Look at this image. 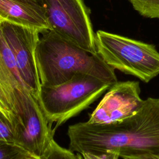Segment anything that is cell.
I'll use <instances>...</instances> for the list:
<instances>
[{
  "instance_id": "obj_13",
  "label": "cell",
  "mask_w": 159,
  "mask_h": 159,
  "mask_svg": "<svg viewBox=\"0 0 159 159\" xmlns=\"http://www.w3.org/2000/svg\"><path fill=\"white\" fill-rule=\"evenodd\" d=\"M30 154L18 145L0 142V159H18Z\"/></svg>"
},
{
  "instance_id": "obj_1",
  "label": "cell",
  "mask_w": 159,
  "mask_h": 159,
  "mask_svg": "<svg viewBox=\"0 0 159 159\" xmlns=\"http://www.w3.org/2000/svg\"><path fill=\"white\" fill-rule=\"evenodd\" d=\"M67 135L68 149L81 155L114 152L122 159L159 155V98H147L137 113L119 122L70 125Z\"/></svg>"
},
{
  "instance_id": "obj_10",
  "label": "cell",
  "mask_w": 159,
  "mask_h": 159,
  "mask_svg": "<svg viewBox=\"0 0 159 159\" xmlns=\"http://www.w3.org/2000/svg\"><path fill=\"white\" fill-rule=\"evenodd\" d=\"M133 7L142 16L159 19V0H129Z\"/></svg>"
},
{
  "instance_id": "obj_7",
  "label": "cell",
  "mask_w": 159,
  "mask_h": 159,
  "mask_svg": "<svg viewBox=\"0 0 159 159\" xmlns=\"http://www.w3.org/2000/svg\"><path fill=\"white\" fill-rule=\"evenodd\" d=\"M0 26L22 80L39 101L41 84L35 50L40 32L36 29L6 21L0 20Z\"/></svg>"
},
{
  "instance_id": "obj_6",
  "label": "cell",
  "mask_w": 159,
  "mask_h": 159,
  "mask_svg": "<svg viewBox=\"0 0 159 159\" xmlns=\"http://www.w3.org/2000/svg\"><path fill=\"white\" fill-rule=\"evenodd\" d=\"M49 30L92 53H98L89 10L83 0H42Z\"/></svg>"
},
{
  "instance_id": "obj_14",
  "label": "cell",
  "mask_w": 159,
  "mask_h": 159,
  "mask_svg": "<svg viewBox=\"0 0 159 159\" xmlns=\"http://www.w3.org/2000/svg\"><path fill=\"white\" fill-rule=\"evenodd\" d=\"M83 159H119V155L114 152H107L100 154L84 153L81 154Z\"/></svg>"
},
{
  "instance_id": "obj_17",
  "label": "cell",
  "mask_w": 159,
  "mask_h": 159,
  "mask_svg": "<svg viewBox=\"0 0 159 159\" xmlns=\"http://www.w3.org/2000/svg\"><path fill=\"white\" fill-rule=\"evenodd\" d=\"M135 159H159V155H147L142 158H135Z\"/></svg>"
},
{
  "instance_id": "obj_4",
  "label": "cell",
  "mask_w": 159,
  "mask_h": 159,
  "mask_svg": "<svg viewBox=\"0 0 159 159\" xmlns=\"http://www.w3.org/2000/svg\"><path fill=\"white\" fill-rule=\"evenodd\" d=\"M112 85L93 76L79 73L68 81L40 86L39 101L49 124L55 129L88 108Z\"/></svg>"
},
{
  "instance_id": "obj_9",
  "label": "cell",
  "mask_w": 159,
  "mask_h": 159,
  "mask_svg": "<svg viewBox=\"0 0 159 159\" xmlns=\"http://www.w3.org/2000/svg\"><path fill=\"white\" fill-rule=\"evenodd\" d=\"M0 20L36 29L40 32L49 30L44 8L25 0H0Z\"/></svg>"
},
{
  "instance_id": "obj_15",
  "label": "cell",
  "mask_w": 159,
  "mask_h": 159,
  "mask_svg": "<svg viewBox=\"0 0 159 159\" xmlns=\"http://www.w3.org/2000/svg\"><path fill=\"white\" fill-rule=\"evenodd\" d=\"M25 1H26L27 2L30 3V4H33V5L43 7L42 0H25Z\"/></svg>"
},
{
  "instance_id": "obj_8",
  "label": "cell",
  "mask_w": 159,
  "mask_h": 159,
  "mask_svg": "<svg viewBox=\"0 0 159 159\" xmlns=\"http://www.w3.org/2000/svg\"><path fill=\"white\" fill-rule=\"evenodd\" d=\"M144 101L139 81H117L106 91L88 121L110 124L122 120L137 113Z\"/></svg>"
},
{
  "instance_id": "obj_3",
  "label": "cell",
  "mask_w": 159,
  "mask_h": 159,
  "mask_svg": "<svg viewBox=\"0 0 159 159\" xmlns=\"http://www.w3.org/2000/svg\"><path fill=\"white\" fill-rule=\"evenodd\" d=\"M35 60L40 84L53 86L82 73L111 85L117 81L114 70L98 53H90L48 30L39 38Z\"/></svg>"
},
{
  "instance_id": "obj_2",
  "label": "cell",
  "mask_w": 159,
  "mask_h": 159,
  "mask_svg": "<svg viewBox=\"0 0 159 159\" xmlns=\"http://www.w3.org/2000/svg\"><path fill=\"white\" fill-rule=\"evenodd\" d=\"M0 110L12 124L17 145L24 148H39L50 137L52 125L22 80L1 26Z\"/></svg>"
},
{
  "instance_id": "obj_5",
  "label": "cell",
  "mask_w": 159,
  "mask_h": 159,
  "mask_svg": "<svg viewBox=\"0 0 159 159\" xmlns=\"http://www.w3.org/2000/svg\"><path fill=\"white\" fill-rule=\"evenodd\" d=\"M98 54L114 70L145 83L159 75V52L155 47L103 30L95 34Z\"/></svg>"
},
{
  "instance_id": "obj_12",
  "label": "cell",
  "mask_w": 159,
  "mask_h": 159,
  "mask_svg": "<svg viewBox=\"0 0 159 159\" xmlns=\"http://www.w3.org/2000/svg\"><path fill=\"white\" fill-rule=\"evenodd\" d=\"M0 142L16 144V137L12 124L0 110Z\"/></svg>"
},
{
  "instance_id": "obj_11",
  "label": "cell",
  "mask_w": 159,
  "mask_h": 159,
  "mask_svg": "<svg viewBox=\"0 0 159 159\" xmlns=\"http://www.w3.org/2000/svg\"><path fill=\"white\" fill-rule=\"evenodd\" d=\"M74 152L59 145L53 138L43 156V159H75Z\"/></svg>"
},
{
  "instance_id": "obj_16",
  "label": "cell",
  "mask_w": 159,
  "mask_h": 159,
  "mask_svg": "<svg viewBox=\"0 0 159 159\" xmlns=\"http://www.w3.org/2000/svg\"><path fill=\"white\" fill-rule=\"evenodd\" d=\"M18 159H43V158L37 157V156H35V155H33L32 154H28V155L23 156Z\"/></svg>"
}]
</instances>
